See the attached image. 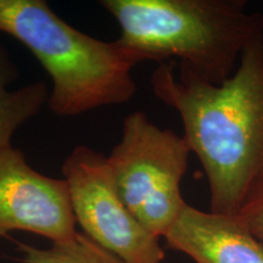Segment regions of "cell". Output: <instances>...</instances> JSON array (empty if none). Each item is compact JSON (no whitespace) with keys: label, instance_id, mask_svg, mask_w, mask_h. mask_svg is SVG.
Returning a JSON list of instances; mask_svg holds the SVG:
<instances>
[{"label":"cell","instance_id":"cell-3","mask_svg":"<svg viewBox=\"0 0 263 263\" xmlns=\"http://www.w3.org/2000/svg\"><path fill=\"white\" fill-rule=\"evenodd\" d=\"M0 32L24 44L50 76L47 105L57 116L127 104L137 93L136 59L117 41L72 27L44 0H0Z\"/></svg>","mask_w":263,"mask_h":263},{"label":"cell","instance_id":"cell-7","mask_svg":"<svg viewBox=\"0 0 263 263\" xmlns=\"http://www.w3.org/2000/svg\"><path fill=\"white\" fill-rule=\"evenodd\" d=\"M164 239L195 263H263V244L239 217L186 205Z\"/></svg>","mask_w":263,"mask_h":263},{"label":"cell","instance_id":"cell-10","mask_svg":"<svg viewBox=\"0 0 263 263\" xmlns=\"http://www.w3.org/2000/svg\"><path fill=\"white\" fill-rule=\"evenodd\" d=\"M239 218L263 244V200L246 210Z\"/></svg>","mask_w":263,"mask_h":263},{"label":"cell","instance_id":"cell-8","mask_svg":"<svg viewBox=\"0 0 263 263\" xmlns=\"http://www.w3.org/2000/svg\"><path fill=\"white\" fill-rule=\"evenodd\" d=\"M17 78L16 67L0 45V153L11 146L14 134L48 104L49 91L43 82L9 89Z\"/></svg>","mask_w":263,"mask_h":263},{"label":"cell","instance_id":"cell-9","mask_svg":"<svg viewBox=\"0 0 263 263\" xmlns=\"http://www.w3.org/2000/svg\"><path fill=\"white\" fill-rule=\"evenodd\" d=\"M17 250L24 263H123L82 232L66 241L51 242L45 249L17 244Z\"/></svg>","mask_w":263,"mask_h":263},{"label":"cell","instance_id":"cell-5","mask_svg":"<svg viewBox=\"0 0 263 263\" xmlns=\"http://www.w3.org/2000/svg\"><path fill=\"white\" fill-rule=\"evenodd\" d=\"M76 223L88 238L123 263H162L160 239L144 228L121 199L106 155L77 145L62 163Z\"/></svg>","mask_w":263,"mask_h":263},{"label":"cell","instance_id":"cell-2","mask_svg":"<svg viewBox=\"0 0 263 263\" xmlns=\"http://www.w3.org/2000/svg\"><path fill=\"white\" fill-rule=\"evenodd\" d=\"M121 28L117 43L138 64L178 59L197 77L221 84L251 43L263 38V15L245 0H103Z\"/></svg>","mask_w":263,"mask_h":263},{"label":"cell","instance_id":"cell-6","mask_svg":"<svg viewBox=\"0 0 263 263\" xmlns=\"http://www.w3.org/2000/svg\"><path fill=\"white\" fill-rule=\"evenodd\" d=\"M17 230L51 242L78 233L64 178L38 172L21 150L9 146L0 153V236Z\"/></svg>","mask_w":263,"mask_h":263},{"label":"cell","instance_id":"cell-1","mask_svg":"<svg viewBox=\"0 0 263 263\" xmlns=\"http://www.w3.org/2000/svg\"><path fill=\"white\" fill-rule=\"evenodd\" d=\"M154 94L174 108L207 177L210 211L240 217L263 200V38L228 80L212 84L182 65L159 64Z\"/></svg>","mask_w":263,"mask_h":263},{"label":"cell","instance_id":"cell-4","mask_svg":"<svg viewBox=\"0 0 263 263\" xmlns=\"http://www.w3.org/2000/svg\"><path fill=\"white\" fill-rule=\"evenodd\" d=\"M190 154L183 136L156 126L143 111H134L123 120L121 139L106 156L121 199L159 239L167 235L188 205L180 183Z\"/></svg>","mask_w":263,"mask_h":263}]
</instances>
